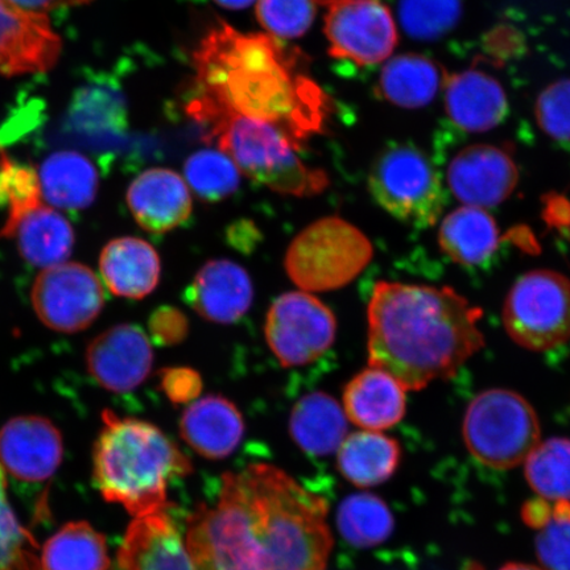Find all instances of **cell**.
<instances>
[{
  "mask_svg": "<svg viewBox=\"0 0 570 570\" xmlns=\"http://www.w3.org/2000/svg\"><path fill=\"white\" fill-rule=\"evenodd\" d=\"M62 48L47 16L17 9L0 0V73H42L55 67Z\"/></svg>",
  "mask_w": 570,
  "mask_h": 570,
  "instance_id": "9a60e30c",
  "label": "cell"
},
{
  "mask_svg": "<svg viewBox=\"0 0 570 570\" xmlns=\"http://www.w3.org/2000/svg\"><path fill=\"white\" fill-rule=\"evenodd\" d=\"M368 188L381 208L420 229L436 224L446 205L436 168L412 145L384 148L370 170Z\"/></svg>",
  "mask_w": 570,
  "mask_h": 570,
  "instance_id": "ba28073f",
  "label": "cell"
},
{
  "mask_svg": "<svg viewBox=\"0 0 570 570\" xmlns=\"http://www.w3.org/2000/svg\"><path fill=\"white\" fill-rule=\"evenodd\" d=\"M548 499L537 498L524 504L522 517L527 525L541 530L551 522L553 517V504Z\"/></svg>",
  "mask_w": 570,
  "mask_h": 570,
  "instance_id": "7bdbcfd3",
  "label": "cell"
},
{
  "mask_svg": "<svg viewBox=\"0 0 570 570\" xmlns=\"http://www.w3.org/2000/svg\"><path fill=\"white\" fill-rule=\"evenodd\" d=\"M122 570H198L166 510L135 518L118 552Z\"/></svg>",
  "mask_w": 570,
  "mask_h": 570,
  "instance_id": "d6986e66",
  "label": "cell"
},
{
  "mask_svg": "<svg viewBox=\"0 0 570 570\" xmlns=\"http://www.w3.org/2000/svg\"><path fill=\"white\" fill-rule=\"evenodd\" d=\"M495 219L476 206L463 205L443 219L439 244L453 262L462 266H479L493 256L499 247Z\"/></svg>",
  "mask_w": 570,
  "mask_h": 570,
  "instance_id": "d4e9b609",
  "label": "cell"
},
{
  "mask_svg": "<svg viewBox=\"0 0 570 570\" xmlns=\"http://www.w3.org/2000/svg\"><path fill=\"white\" fill-rule=\"evenodd\" d=\"M289 431L306 453L331 454L346 439V416L336 399L325 392H312L301 399L292 411Z\"/></svg>",
  "mask_w": 570,
  "mask_h": 570,
  "instance_id": "83f0119b",
  "label": "cell"
},
{
  "mask_svg": "<svg viewBox=\"0 0 570 570\" xmlns=\"http://www.w3.org/2000/svg\"><path fill=\"white\" fill-rule=\"evenodd\" d=\"M194 68L187 111L198 125L218 116L256 119L281 128L301 148L324 130L330 98L306 75L301 55L274 36L220 23L199 42Z\"/></svg>",
  "mask_w": 570,
  "mask_h": 570,
  "instance_id": "7a4b0ae2",
  "label": "cell"
},
{
  "mask_svg": "<svg viewBox=\"0 0 570 570\" xmlns=\"http://www.w3.org/2000/svg\"><path fill=\"white\" fill-rule=\"evenodd\" d=\"M32 304L42 324L62 333L87 330L104 309L98 276L80 263L46 268L32 288Z\"/></svg>",
  "mask_w": 570,
  "mask_h": 570,
  "instance_id": "7c38bea8",
  "label": "cell"
},
{
  "mask_svg": "<svg viewBox=\"0 0 570 570\" xmlns=\"http://www.w3.org/2000/svg\"><path fill=\"white\" fill-rule=\"evenodd\" d=\"M463 438L476 461L494 469H510L525 461L539 444V419L517 392L488 390L469 404Z\"/></svg>",
  "mask_w": 570,
  "mask_h": 570,
  "instance_id": "52a82bcc",
  "label": "cell"
},
{
  "mask_svg": "<svg viewBox=\"0 0 570 570\" xmlns=\"http://www.w3.org/2000/svg\"><path fill=\"white\" fill-rule=\"evenodd\" d=\"M181 436L206 459L220 460L238 448L245 434L244 417L235 404L220 395L198 399L184 411Z\"/></svg>",
  "mask_w": 570,
  "mask_h": 570,
  "instance_id": "44dd1931",
  "label": "cell"
},
{
  "mask_svg": "<svg viewBox=\"0 0 570 570\" xmlns=\"http://www.w3.org/2000/svg\"><path fill=\"white\" fill-rule=\"evenodd\" d=\"M41 198L39 174L0 153V206H7L0 235L11 229L27 212L38 208Z\"/></svg>",
  "mask_w": 570,
  "mask_h": 570,
  "instance_id": "8d00e7d4",
  "label": "cell"
},
{
  "mask_svg": "<svg viewBox=\"0 0 570 570\" xmlns=\"http://www.w3.org/2000/svg\"><path fill=\"white\" fill-rule=\"evenodd\" d=\"M213 2L227 10H244L252 6L255 0H213Z\"/></svg>",
  "mask_w": 570,
  "mask_h": 570,
  "instance_id": "7dc6e473",
  "label": "cell"
},
{
  "mask_svg": "<svg viewBox=\"0 0 570 570\" xmlns=\"http://www.w3.org/2000/svg\"><path fill=\"white\" fill-rule=\"evenodd\" d=\"M373 255L372 242L358 227L340 217H325L292 240L285 271L305 292L334 291L352 283Z\"/></svg>",
  "mask_w": 570,
  "mask_h": 570,
  "instance_id": "8992f818",
  "label": "cell"
},
{
  "mask_svg": "<svg viewBox=\"0 0 570 570\" xmlns=\"http://www.w3.org/2000/svg\"><path fill=\"white\" fill-rule=\"evenodd\" d=\"M2 238H16L21 256L33 266L53 267L67 261L75 246V230L61 213L39 205L27 212Z\"/></svg>",
  "mask_w": 570,
  "mask_h": 570,
  "instance_id": "cb8c5ba5",
  "label": "cell"
},
{
  "mask_svg": "<svg viewBox=\"0 0 570 570\" xmlns=\"http://www.w3.org/2000/svg\"><path fill=\"white\" fill-rule=\"evenodd\" d=\"M537 119L548 137L570 141V80H560L541 91Z\"/></svg>",
  "mask_w": 570,
  "mask_h": 570,
  "instance_id": "ab89813d",
  "label": "cell"
},
{
  "mask_svg": "<svg viewBox=\"0 0 570 570\" xmlns=\"http://www.w3.org/2000/svg\"><path fill=\"white\" fill-rule=\"evenodd\" d=\"M405 391L394 376L382 368L370 366L346 384V416L366 431L389 430L404 416Z\"/></svg>",
  "mask_w": 570,
  "mask_h": 570,
  "instance_id": "7402d4cb",
  "label": "cell"
},
{
  "mask_svg": "<svg viewBox=\"0 0 570 570\" xmlns=\"http://www.w3.org/2000/svg\"><path fill=\"white\" fill-rule=\"evenodd\" d=\"M99 267L107 288L120 297L138 301L151 294L160 282V256L140 238L109 242L102 249Z\"/></svg>",
  "mask_w": 570,
  "mask_h": 570,
  "instance_id": "603a6c76",
  "label": "cell"
},
{
  "mask_svg": "<svg viewBox=\"0 0 570 570\" xmlns=\"http://www.w3.org/2000/svg\"><path fill=\"white\" fill-rule=\"evenodd\" d=\"M326 6L324 32L334 59L373 67L387 60L397 45V30L380 0H321Z\"/></svg>",
  "mask_w": 570,
  "mask_h": 570,
  "instance_id": "8fae6325",
  "label": "cell"
},
{
  "mask_svg": "<svg viewBox=\"0 0 570 570\" xmlns=\"http://www.w3.org/2000/svg\"><path fill=\"white\" fill-rule=\"evenodd\" d=\"M0 570H41L39 546L13 514L7 499L6 470L0 463Z\"/></svg>",
  "mask_w": 570,
  "mask_h": 570,
  "instance_id": "d590c367",
  "label": "cell"
},
{
  "mask_svg": "<svg viewBox=\"0 0 570 570\" xmlns=\"http://www.w3.org/2000/svg\"><path fill=\"white\" fill-rule=\"evenodd\" d=\"M489 47L495 56H509L518 49V36L514 32L502 30L491 36Z\"/></svg>",
  "mask_w": 570,
  "mask_h": 570,
  "instance_id": "bcb514c9",
  "label": "cell"
},
{
  "mask_svg": "<svg viewBox=\"0 0 570 570\" xmlns=\"http://www.w3.org/2000/svg\"><path fill=\"white\" fill-rule=\"evenodd\" d=\"M95 448V480L107 502L134 518L166 510L169 481L191 472V463L158 426L142 420L102 415Z\"/></svg>",
  "mask_w": 570,
  "mask_h": 570,
  "instance_id": "277c9868",
  "label": "cell"
},
{
  "mask_svg": "<svg viewBox=\"0 0 570 570\" xmlns=\"http://www.w3.org/2000/svg\"><path fill=\"white\" fill-rule=\"evenodd\" d=\"M185 301L210 323L230 325L246 315L254 301L247 271L229 259H213L198 269Z\"/></svg>",
  "mask_w": 570,
  "mask_h": 570,
  "instance_id": "e0dca14e",
  "label": "cell"
},
{
  "mask_svg": "<svg viewBox=\"0 0 570 570\" xmlns=\"http://www.w3.org/2000/svg\"><path fill=\"white\" fill-rule=\"evenodd\" d=\"M17 9L31 13L47 16V12L63 9V7L78 6L90 2V0H7Z\"/></svg>",
  "mask_w": 570,
  "mask_h": 570,
  "instance_id": "f6af8a7d",
  "label": "cell"
},
{
  "mask_svg": "<svg viewBox=\"0 0 570 570\" xmlns=\"http://www.w3.org/2000/svg\"><path fill=\"white\" fill-rule=\"evenodd\" d=\"M321 0H258L256 18L276 39L301 38L313 24Z\"/></svg>",
  "mask_w": 570,
  "mask_h": 570,
  "instance_id": "74e56055",
  "label": "cell"
},
{
  "mask_svg": "<svg viewBox=\"0 0 570 570\" xmlns=\"http://www.w3.org/2000/svg\"><path fill=\"white\" fill-rule=\"evenodd\" d=\"M160 389L174 404L194 402L202 394L203 377L190 367H167L159 373Z\"/></svg>",
  "mask_w": 570,
  "mask_h": 570,
  "instance_id": "b9f144b4",
  "label": "cell"
},
{
  "mask_svg": "<svg viewBox=\"0 0 570 570\" xmlns=\"http://www.w3.org/2000/svg\"><path fill=\"white\" fill-rule=\"evenodd\" d=\"M69 122L76 131L90 137H116L126 130V101L114 85L90 83L77 90L69 109Z\"/></svg>",
  "mask_w": 570,
  "mask_h": 570,
  "instance_id": "4dcf8cb0",
  "label": "cell"
},
{
  "mask_svg": "<svg viewBox=\"0 0 570 570\" xmlns=\"http://www.w3.org/2000/svg\"><path fill=\"white\" fill-rule=\"evenodd\" d=\"M61 433L41 416H19L0 431V463L16 479L46 482L61 465Z\"/></svg>",
  "mask_w": 570,
  "mask_h": 570,
  "instance_id": "2e32d148",
  "label": "cell"
},
{
  "mask_svg": "<svg viewBox=\"0 0 570 570\" xmlns=\"http://www.w3.org/2000/svg\"><path fill=\"white\" fill-rule=\"evenodd\" d=\"M446 76L436 62L422 55H402L390 60L381 71L377 96L387 102L419 109L430 105L444 88Z\"/></svg>",
  "mask_w": 570,
  "mask_h": 570,
  "instance_id": "484cf974",
  "label": "cell"
},
{
  "mask_svg": "<svg viewBox=\"0 0 570 570\" xmlns=\"http://www.w3.org/2000/svg\"><path fill=\"white\" fill-rule=\"evenodd\" d=\"M127 204L142 229L164 234L187 223L194 210L185 178L167 168L145 170L127 190Z\"/></svg>",
  "mask_w": 570,
  "mask_h": 570,
  "instance_id": "ac0fdd59",
  "label": "cell"
},
{
  "mask_svg": "<svg viewBox=\"0 0 570 570\" xmlns=\"http://www.w3.org/2000/svg\"><path fill=\"white\" fill-rule=\"evenodd\" d=\"M444 96L448 117L462 131H490L508 116V96L502 83L481 69L446 77Z\"/></svg>",
  "mask_w": 570,
  "mask_h": 570,
  "instance_id": "ffe728a7",
  "label": "cell"
},
{
  "mask_svg": "<svg viewBox=\"0 0 570 570\" xmlns=\"http://www.w3.org/2000/svg\"><path fill=\"white\" fill-rule=\"evenodd\" d=\"M537 552L548 570H570V501L553 503L551 522L539 530Z\"/></svg>",
  "mask_w": 570,
  "mask_h": 570,
  "instance_id": "f35d334b",
  "label": "cell"
},
{
  "mask_svg": "<svg viewBox=\"0 0 570 570\" xmlns=\"http://www.w3.org/2000/svg\"><path fill=\"white\" fill-rule=\"evenodd\" d=\"M227 237L233 247L242 249V252H252L255 244H258L261 234L253 223L240 220L230 226Z\"/></svg>",
  "mask_w": 570,
  "mask_h": 570,
  "instance_id": "ee69618b",
  "label": "cell"
},
{
  "mask_svg": "<svg viewBox=\"0 0 570 570\" xmlns=\"http://www.w3.org/2000/svg\"><path fill=\"white\" fill-rule=\"evenodd\" d=\"M338 529L348 543L363 548L373 547L390 538L394 530V518L382 499L356 494L341 504Z\"/></svg>",
  "mask_w": 570,
  "mask_h": 570,
  "instance_id": "d6a6232c",
  "label": "cell"
},
{
  "mask_svg": "<svg viewBox=\"0 0 570 570\" xmlns=\"http://www.w3.org/2000/svg\"><path fill=\"white\" fill-rule=\"evenodd\" d=\"M41 570H110L104 534L87 522L63 525L42 548Z\"/></svg>",
  "mask_w": 570,
  "mask_h": 570,
  "instance_id": "f546056e",
  "label": "cell"
},
{
  "mask_svg": "<svg viewBox=\"0 0 570 570\" xmlns=\"http://www.w3.org/2000/svg\"><path fill=\"white\" fill-rule=\"evenodd\" d=\"M505 331L518 345L534 352L558 347L570 338V281L538 269L519 277L503 309Z\"/></svg>",
  "mask_w": 570,
  "mask_h": 570,
  "instance_id": "9c48e42d",
  "label": "cell"
},
{
  "mask_svg": "<svg viewBox=\"0 0 570 570\" xmlns=\"http://www.w3.org/2000/svg\"><path fill=\"white\" fill-rule=\"evenodd\" d=\"M337 321L320 298L305 291L287 292L267 312L266 341L284 367L309 365L336 340Z\"/></svg>",
  "mask_w": 570,
  "mask_h": 570,
  "instance_id": "30bf717a",
  "label": "cell"
},
{
  "mask_svg": "<svg viewBox=\"0 0 570 570\" xmlns=\"http://www.w3.org/2000/svg\"><path fill=\"white\" fill-rule=\"evenodd\" d=\"M446 178L449 189L459 202L487 209L512 195L519 173L508 148L475 145L454 156Z\"/></svg>",
  "mask_w": 570,
  "mask_h": 570,
  "instance_id": "4fadbf2b",
  "label": "cell"
},
{
  "mask_svg": "<svg viewBox=\"0 0 570 570\" xmlns=\"http://www.w3.org/2000/svg\"><path fill=\"white\" fill-rule=\"evenodd\" d=\"M148 331L160 346H175L188 337L189 321L175 306H160L148 321Z\"/></svg>",
  "mask_w": 570,
  "mask_h": 570,
  "instance_id": "60d3db41",
  "label": "cell"
},
{
  "mask_svg": "<svg viewBox=\"0 0 570 570\" xmlns=\"http://www.w3.org/2000/svg\"><path fill=\"white\" fill-rule=\"evenodd\" d=\"M482 312L452 288L381 282L367 309L368 365L405 390L448 380L481 351Z\"/></svg>",
  "mask_w": 570,
  "mask_h": 570,
  "instance_id": "3957f363",
  "label": "cell"
},
{
  "mask_svg": "<svg viewBox=\"0 0 570 570\" xmlns=\"http://www.w3.org/2000/svg\"><path fill=\"white\" fill-rule=\"evenodd\" d=\"M41 195L56 208L81 210L95 202L98 173L87 156L60 151L48 156L40 168Z\"/></svg>",
  "mask_w": 570,
  "mask_h": 570,
  "instance_id": "4316f807",
  "label": "cell"
},
{
  "mask_svg": "<svg viewBox=\"0 0 570 570\" xmlns=\"http://www.w3.org/2000/svg\"><path fill=\"white\" fill-rule=\"evenodd\" d=\"M151 342L139 326H112L95 340L87 351V366L99 386L125 394L140 386L151 373Z\"/></svg>",
  "mask_w": 570,
  "mask_h": 570,
  "instance_id": "5bb4252c",
  "label": "cell"
},
{
  "mask_svg": "<svg viewBox=\"0 0 570 570\" xmlns=\"http://www.w3.org/2000/svg\"><path fill=\"white\" fill-rule=\"evenodd\" d=\"M462 0H401L399 19L410 38L433 41L458 26Z\"/></svg>",
  "mask_w": 570,
  "mask_h": 570,
  "instance_id": "e575fe53",
  "label": "cell"
},
{
  "mask_svg": "<svg viewBox=\"0 0 570 570\" xmlns=\"http://www.w3.org/2000/svg\"><path fill=\"white\" fill-rule=\"evenodd\" d=\"M525 479L548 501H570V440L540 443L525 460Z\"/></svg>",
  "mask_w": 570,
  "mask_h": 570,
  "instance_id": "1f68e13d",
  "label": "cell"
},
{
  "mask_svg": "<svg viewBox=\"0 0 570 570\" xmlns=\"http://www.w3.org/2000/svg\"><path fill=\"white\" fill-rule=\"evenodd\" d=\"M501 570H543L538 567L529 566V564H517V562H511V564L504 566Z\"/></svg>",
  "mask_w": 570,
  "mask_h": 570,
  "instance_id": "c3c4849f",
  "label": "cell"
},
{
  "mask_svg": "<svg viewBox=\"0 0 570 570\" xmlns=\"http://www.w3.org/2000/svg\"><path fill=\"white\" fill-rule=\"evenodd\" d=\"M242 174L276 194L312 197L330 185L325 170L306 166L301 147L276 126L245 117L218 116L202 125Z\"/></svg>",
  "mask_w": 570,
  "mask_h": 570,
  "instance_id": "5b68a950",
  "label": "cell"
},
{
  "mask_svg": "<svg viewBox=\"0 0 570 570\" xmlns=\"http://www.w3.org/2000/svg\"><path fill=\"white\" fill-rule=\"evenodd\" d=\"M327 504L268 463L223 479L217 502L191 514L185 546L198 570H326Z\"/></svg>",
  "mask_w": 570,
  "mask_h": 570,
  "instance_id": "6da1fadb",
  "label": "cell"
},
{
  "mask_svg": "<svg viewBox=\"0 0 570 570\" xmlns=\"http://www.w3.org/2000/svg\"><path fill=\"white\" fill-rule=\"evenodd\" d=\"M401 455L396 440L373 431L356 432L340 446L338 469L356 487H375L395 473Z\"/></svg>",
  "mask_w": 570,
  "mask_h": 570,
  "instance_id": "f1b7e54d",
  "label": "cell"
},
{
  "mask_svg": "<svg viewBox=\"0 0 570 570\" xmlns=\"http://www.w3.org/2000/svg\"><path fill=\"white\" fill-rule=\"evenodd\" d=\"M184 178L204 203L229 198L240 184V170L220 149H202L190 155L184 166Z\"/></svg>",
  "mask_w": 570,
  "mask_h": 570,
  "instance_id": "836d02e7",
  "label": "cell"
}]
</instances>
